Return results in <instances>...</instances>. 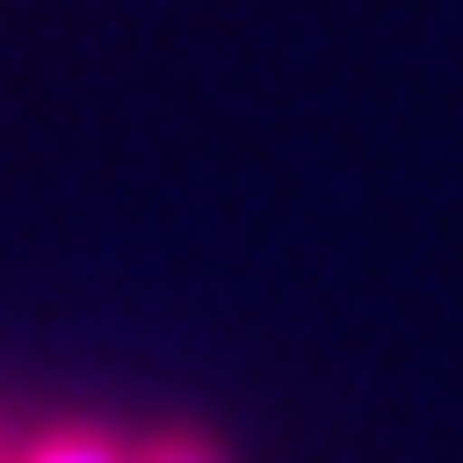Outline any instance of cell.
<instances>
[{
	"label": "cell",
	"mask_w": 463,
	"mask_h": 463,
	"mask_svg": "<svg viewBox=\"0 0 463 463\" xmlns=\"http://www.w3.org/2000/svg\"><path fill=\"white\" fill-rule=\"evenodd\" d=\"M10 463H133V445L104 435V426H48V435H29Z\"/></svg>",
	"instance_id": "6da1fadb"
},
{
	"label": "cell",
	"mask_w": 463,
	"mask_h": 463,
	"mask_svg": "<svg viewBox=\"0 0 463 463\" xmlns=\"http://www.w3.org/2000/svg\"><path fill=\"white\" fill-rule=\"evenodd\" d=\"M133 463H227V454L208 445L199 426H161V435H142V445H133Z\"/></svg>",
	"instance_id": "7a4b0ae2"
}]
</instances>
